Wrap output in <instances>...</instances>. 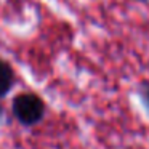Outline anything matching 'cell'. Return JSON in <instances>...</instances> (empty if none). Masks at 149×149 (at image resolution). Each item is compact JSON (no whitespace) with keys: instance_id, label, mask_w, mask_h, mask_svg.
I'll use <instances>...</instances> for the list:
<instances>
[{"instance_id":"1","label":"cell","mask_w":149,"mask_h":149,"mask_svg":"<svg viewBox=\"0 0 149 149\" xmlns=\"http://www.w3.org/2000/svg\"><path fill=\"white\" fill-rule=\"evenodd\" d=\"M13 114L23 125H36L45 116V104L37 95L21 93L13 100Z\"/></svg>"},{"instance_id":"2","label":"cell","mask_w":149,"mask_h":149,"mask_svg":"<svg viewBox=\"0 0 149 149\" xmlns=\"http://www.w3.org/2000/svg\"><path fill=\"white\" fill-rule=\"evenodd\" d=\"M13 82H15V75H13L11 68L5 61L0 59V98L5 96L11 90Z\"/></svg>"},{"instance_id":"3","label":"cell","mask_w":149,"mask_h":149,"mask_svg":"<svg viewBox=\"0 0 149 149\" xmlns=\"http://www.w3.org/2000/svg\"><path fill=\"white\" fill-rule=\"evenodd\" d=\"M144 101L149 106V84H148V87H146V90H144Z\"/></svg>"},{"instance_id":"4","label":"cell","mask_w":149,"mask_h":149,"mask_svg":"<svg viewBox=\"0 0 149 149\" xmlns=\"http://www.w3.org/2000/svg\"><path fill=\"white\" fill-rule=\"evenodd\" d=\"M2 111H3V109H2V106H0V116H2Z\"/></svg>"},{"instance_id":"5","label":"cell","mask_w":149,"mask_h":149,"mask_svg":"<svg viewBox=\"0 0 149 149\" xmlns=\"http://www.w3.org/2000/svg\"><path fill=\"white\" fill-rule=\"evenodd\" d=\"M138 2H146V0H138Z\"/></svg>"}]
</instances>
